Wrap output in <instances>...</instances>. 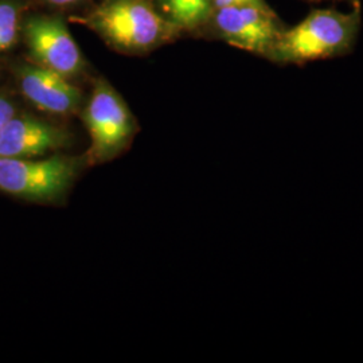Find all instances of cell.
<instances>
[{"label":"cell","mask_w":363,"mask_h":363,"mask_svg":"<svg viewBox=\"0 0 363 363\" xmlns=\"http://www.w3.org/2000/svg\"><path fill=\"white\" fill-rule=\"evenodd\" d=\"M15 113L16 106L13 104V100L6 94H0V133Z\"/></svg>","instance_id":"11"},{"label":"cell","mask_w":363,"mask_h":363,"mask_svg":"<svg viewBox=\"0 0 363 363\" xmlns=\"http://www.w3.org/2000/svg\"><path fill=\"white\" fill-rule=\"evenodd\" d=\"M208 25H211L218 38L230 46L265 58L284 31V26L268 4L214 9Z\"/></svg>","instance_id":"6"},{"label":"cell","mask_w":363,"mask_h":363,"mask_svg":"<svg viewBox=\"0 0 363 363\" xmlns=\"http://www.w3.org/2000/svg\"><path fill=\"white\" fill-rule=\"evenodd\" d=\"M154 4L181 31H193L208 25L214 10L211 0H154Z\"/></svg>","instance_id":"9"},{"label":"cell","mask_w":363,"mask_h":363,"mask_svg":"<svg viewBox=\"0 0 363 363\" xmlns=\"http://www.w3.org/2000/svg\"><path fill=\"white\" fill-rule=\"evenodd\" d=\"M73 19L125 54L152 52L182 33L152 0H101L86 15Z\"/></svg>","instance_id":"1"},{"label":"cell","mask_w":363,"mask_h":363,"mask_svg":"<svg viewBox=\"0 0 363 363\" xmlns=\"http://www.w3.org/2000/svg\"><path fill=\"white\" fill-rule=\"evenodd\" d=\"M84 123L91 138L88 163H104L121 154L136 133V120L130 108L105 79L94 88L84 108Z\"/></svg>","instance_id":"4"},{"label":"cell","mask_w":363,"mask_h":363,"mask_svg":"<svg viewBox=\"0 0 363 363\" xmlns=\"http://www.w3.org/2000/svg\"><path fill=\"white\" fill-rule=\"evenodd\" d=\"M21 37L31 62L67 78L84 72V55L61 16L30 15L23 18Z\"/></svg>","instance_id":"5"},{"label":"cell","mask_w":363,"mask_h":363,"mask_svg":"<svg viewBox=\"0 0 363 363\" xmlns=\"http://www.w3.org/2000/svg\"><path fill=\"white\" fill-rule=\"evenodd\" d=\"M33 1H37L40 4H45V6H50V7H57V9H61V7H73V6H78L86 0H33Z\"/></svg>","instance_id":"13"},{"label":"cell","mask_w":363,"mask_h":363,"mask_svg":"<svg viewBox=\"0 0 363 363\" xmlns=\"http://www.w3.org/2000/svg\"><path fill=\"white\" fill-rule=\"evenodd\" d=\"M72 144L67 130L31 115L15 113L0 133V157H40Z\"/></svg>","instance_id":"8"},{"label":"cell","mask_w":363,"mask_h":363,"mask_svg":"<svg viewBox=\"0 0 363 363\" xmlns=\"http://www.w3.org/2000/svg\"><path fill=\"white\" fill-rule=\"evenodd\" d=\"M13 72L22 96L39 111L69 116L79 109L84 96L70 78L31 61L13 64Z\"/></svg>","instance_id":"7"},{"label":"cell","mask_w":363,"mask_h":363,"mask_svg":"<svg viewBox=\"0 0 363 363\" xmlns=\"http://www.w3.org/2000/svg\"><path fill=\"white\" fill-rule=\"evenodd\" d=\"M310 1H323V0H310Z\"/></svg>","instance_id":"14"},{"label":"cell","mask_w":363,"mask_h":363,"mask_svg":"<svg viewBox=\"0 0 363 363\" xmlns=\"http://www.w3.org/2000/svg\"><path fill=\"white\" fill-rule=\"evenodd\" d=\"M361 26V9L351 13L315 10L296 26L284 28L268 60L280 65L306 64L349 52Z\"/></svg>","instance_id":"2"},{"label":"cell","mask_w":363,"mask_h":363,"mask_svg":"<svg viewBox=\"0 0 363 363\" xmlns=\"http://www.w3.org/2000/svg\"><path fill=\"white\" fill-rule=\"evenodd\" d=\"M79 157H0V191L37 203L60 202L76 181Z\"/></svg>","instance_id":"3"},{"label":"cell","mask_w":363,"mask_h":363,"mask_svg":"<svg viewBox=\"0 0 363 363\" xmlns=\"http://www.w3.org/2000/svg\"><path fill=\"white\" fill-rule=\"evenodd\" d=\"M213 9L229 7V6H242V4H256V6H265V0H211Z\"/></svg>","instance_id":"12"},{"label":"cell","mask_w":363,"mask_h":363,"mask_svg":"<svg viewBox=\"0 0 363 363\" xmlns=\"http://www.w3.org/2000/svg\"><path fill=\"white\" fill-rule=\"evenodd\" d=\"M25 9L22 0H0V52L10 50L21 38Z\"/></svg>","instance_id":"10"}]
</instances>
